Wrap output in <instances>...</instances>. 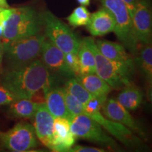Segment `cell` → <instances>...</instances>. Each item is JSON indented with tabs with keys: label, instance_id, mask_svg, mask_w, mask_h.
Returning <instances> with one entry per match:
<instances>
[{
	"label": "cell",
	"instance_id": "obj_32",
	"mask_svg": "<svg viewBox=\"0 0 152 152\" xmlns=\"http://www.w3.org/2000/svg\"><path fill=\"white\" fill-rule=\"evenodd\" d=\"M0 7L1 8H10L7 0H0Z\"/></svg>",
	"mask_w": 152,
	"mask_h": 152
},
{
	"label": "cell",
	"instance_id": "obj_14",
	"mask_svg": "<svg viewBox=\"0 0 152 152\" xmlns=\"http://www.w3.org/2000/svg\"><path fill=\"white\" fill-rule=\"evenodd\" d=\"M69 119L66 118H54V143L52 151L68 152L73 147L76 137L71 131Z\"/></svg>",
	"mask_w": 152,
	"mask_h": 152
},
{
	"label": "cell",
	"instance_id": "obj_25",
	"mask_svg": "<svg viewBox=\"0 0 152 152\" xmlns=\"http://www.w3.org/2000/svg\"><path fill=\"white\" fill-rule=\"evenodd\" d=\"M64 90L66 108L71 117L84 114V105L64 88Z\"/></svg>",
	"mask_w": 152,
	"mask_h": 152
},
{
	"label": "cell",
	"instance_id": "obj_34",
	"mask_svg": "<svg viewBox=\"0 0 152 152\" xmlns=\"http://www.w3.org/2000/svg\"><path fill=\"white\" fill-rule=\"evenodd\" d=\"M1 149H3V147H2V145H1V140H0V150H1Z\"/></svg>",
	"mask_w": 152,
	"mask_h": 152
},
{
	"label": "cell",
	"instance_id": "obj_7",
	"mask_svg": "<svg viewBox=\"0 0 152 152\" xmlns=\"http://www.w3.org/2000/svg\"><path fill=\"white\" fill-rule=\"evenodd\" d=\"M69 121L71 131L75 137L103 144L113 150L118 149L116 142L106 134L98 123L90 117L81 114L72 117Z\"/></svg>",
	"mask_w": 152,
	"mask_h": 152
},
{
	"label": "cell",
	"instance_id": "obj_30",
	"mask_svg": "<svg viewBox=\"0 0 152 152\" xmlns=\"http://www.w3.org/2000/svg\"><path fill=\"white\" fill-rule=\"evenodd\" d=\"M123 1L125 3V4L126 5L127 8H128L129 11V13H130L131 16V18H132L133 12H134V9H135L138 0H123Z\"/></svg>",
	"mask_w": 152,
	"mask_h": 152
},
{
	"label": "cell",
	"instance_id": "obj_23",
	"mask_svg": "<svg viewBox=\"0 0 152 152\" xmlns=\"http://www.w3.org/2000/svg\"><path fill=\"white\" fill-rule=\"evenodd\" d=\"M64 89L78 99L84 106L93 96L77 79L73 77H71L68 80Z\"/></svg>",
	"mask_w": 152,
	"mask_h": 152
},
{
	"label": "cell",
	"instance_id": "obj_15",
	"mask_svg": "<svg viewBox=\"0 0 152 152\" xmlns=\"http://www.w3.org/2000/svg\"><path fill=\"white\" fill-rule=\"evenodd\" d=\"M86 26L89 33L92 36L96 37L104 36L113 32L115 23L111 13L103 7L90 14Z\"/></svg>",
	"mask_w": 152,
	"mask_h": 152
},
{
	"label": "cell",
	"instance_id": "obj_12",
	"mask_svg": "<svg viewBox=\"0 0 152 152\" xmlns=\"http://www.w3.org/2000/svg\"><path fill=\"white\" fill-rule=\"evenodd\" d=\"M33 118L36 136L43 145L52 151L54 143V118L49 113L45 103L39 104Z\"/></svg>",
	"mask_w": 152,
	"mask_h": 152
},
{
	"label": "cell",
	"instance_id": "obj_9",
	"mask_svg": "<svg viewBox=\"0 0 152 152\" xmlns=\"http://www.w3.org/2000/svg\"><path fill=\"white\" fill-rule=\"evenodd\" d=\"M132 21L134 35L140 46L151 42V11L146 0H138L132 16Z\"/></svg>",
	"mask_w": 152,
	"mask_h": 152
},
{
	"label": "cell",
	"instance_id": "obj_10",
	"mask_svg": "<svg viewBox=\"0 0 152 152\" xmlns=\"http://www.w3.org/2000/svg\"><path fill=\"white\" fill-rule=\"evenodd\" d=\"M84 114L98 123L104 130L125 145L134 147L140 143V140L134 135L132 130L121 123L104 116L100 110L86 111Z\"/></svg>",
	"mask_w": 152,
	"mask_h": 152
},
{
	"label": "cell",
	"instance_id": "obj_22",
	"mask_svg": "<svg viewBox=\"0 0 152 152\" xmlns=\"http://www.w3.org/2000/svg\"><path fill=\"white\" fill-rule=\"evenodd\" d=\"M116 100L128 111H134L140 107L143 100V94L140 89L132 84L122 89Z\"/></svg>",
	"mask_w": 152,
	"mask_h": 152
},
{
	"label": "cell",
	"instance_id": "obj_6",
	"mask_svg": "<svg viewBox=\"0 0 152 152\" xmlns=\"http://www.w3.org/2000/svg\"><path fill=\"white\" fill-rule=\"evenodd\" d=\"M45 35L63 52L77 54L81 40L67 25L49 11L42 15Z\"/></svg>",
	"mask_w": 152,
	"mask_h": 152
},
{
	"label": "cell",
	"instance_id": "obj_35",
	"mask_svg": "<svg viewBox=\"0 0 152 152\" xmlns=\"http://www.w3.org/2000/svg\"><path fill=\"white\" fill-rule=\"evenodd\" d=\"M1 9V7H0V9Z\"/></svg>",
	"mask_w": 152,
	"mask_h": 152
},
{
	"label": "cell",
	"instance_id": "obj_18",
	"mask_svg": "<svg viewBox=\"0 0 152 152\" xmlns=\"http://www.w3.org/2000/svg\"><path fill=\"white\" fill-rule=\"evenodd\" d=\"M76 79L94 96H108L112 90L110 85L96 73L80 74Z\"/></svg>",
	"mask_w": 152,
	"mask_h": 152
},
{
	"label": "cell",
	"instance_id": "obj_2",
	"mask_svg": "<svg viewBox=\"0 0 152 152\" xmlns=\"http://www.w3.org/2000/svg\"><path fill=\"white\" fill-rule=\"evenodd\" d=\"M42 26V16L30 7L11 8L6 22L1 42L39 34Z\"/></svg>",
	"mask_w": 152,
	"mask_h": 152
},
{
	"label": "cell",
	"instance_id": "obj_26",
	"mask_svg": "<svg viewBox=\"0 0 152 152\" xmlns=\"http://www.w3.org/2000/svg\"><path fill=\"white\" fill-rule=\"evenodd\" d=\"M65 58L68 67L74 75L77 77V75H80V68L77 54L74 53H66L65 54Z\"/></svg>",
	"mask_w": 152,
	"mask_h": 152
},
{
	"label": "cell",
	"instance_id": "obj_31",
	"mask_svg": "<svg viewBox=\"0 0 152 152\" xmlns=\"http://www.w3.org/2000/svg\"><path fill=\"white\" fill-rule=\"evenodd\" d=\"M4 58V47L3 44L0 39V72L1 70V64H2V61Z\"/></svg>",
	"mask_w": 152,
	"mask_h": 152
},
{
	"label": "cell",
	"instance_id": "obj_5",
	"mask_svg": "<svg viewBox=\"0 0 152 152\" xmlns=\"http://www.w3.org/2000/svg\"><path fill=\"white\" fill-rule=\"evenodd\" d=\"M102 6L109 11L115 20L114 33L131 54L138 52L140 45L133 30L132 18L123 0H102Z\"/></svg>",
	"mask_w": 152,
	"mask_h": 152
},
{
	"label": "cell",
	"instance_id": "obj_28",
	"mask_svg": "<svg viewBox=\"0 0 152 152\" xmlns=\"http://www.w3.org/2000/svg\"><path fill=\"white\" fill-rule=\"evenodd\" d=\"M11 8H1L0 9V39L2 37L5 24L11 14Z\"/></svg>",
	"mask_w": 152,
	"mask_h": 152
},
{
	"label": "cell",
	"instance_id": "obj_4",
	"mask_svg": "<svg viewBox=\"0 0 152 152\" xmlns=\"http://www.w3.org/2000/svg\"><path fill=\"white\" fill-rule=\"evenodd\" d=\"M92 47L96 61V74L114 90H122L132 84V77L134 71V64L115 61L106 58L99 52L94 39Z\"/></svg>",
	"mask_w": 152,
	"mask_h": 152
},
{
	"label": "cell",
	"instance_id": "obj_8",
	"mask_svg": "<svg viewBox=\"0 0 152 152\" xmlns=\"http://www.w3.org/2000/svg\"><path fill=\"white\" fill-rule=\"evenodd\" d=\"M3 149L11 151H29L37 146L35 129L28 123H18L7 132L0 131Z\"/></svg>",
	"mask_w": 152,
	"mask_h": 152
},
{
	"label": "cell",
	"instance_id": "obj_27",
	"mask_svg": "<svg viewBox=\"0 0 152 152\" xmlns=\"http://www.w3.org/2000/svg\"><path fill=\"white\" fill-rule=\"evenodd\" d=\"M17 99L16 96L7 87L0 84V106L9 105Z\"/></svg>",
	"mask_w": 152,
	"mask_h": 152
},
{
	"label": "cell",
	"instance_id": "obj_16",
	"mask_svg": "<svg viewBox=\"0 0 152 152\" xmlns=\"http://www.w3.org/2000/svg\"><path fill=\"white\" fill-rule=\"evenodd\" d=\"M45 104L54 118H71L68 113L64 99V88H52L45 92Z\"/></svg>",
	"mask_w": 152,
	"mask_h": 152
},
{
	"label": "cell",
	"instance_id": "obj_33",
	"mask_svg": "<svg viewBox=\"0 0 152 152\" xmlns=\"http://www.w3.org/2000/svg\"><path fill=\"white\" fill-rule=\"evenodd\" d=\"M77 2H78L80 4H81L82 6H88L90 5V0H77Z\"/></svg>",
	"mask_w": 152,
	"mask_h": 152
},
{
	"label": "cell",
	"instance_id": "obj_13",
	"mask_svg": "<svg viewBox=\"0 0 152 152\" xmlns=\"http://www.w3.org/2000/svg\"><path fill=\"white\" fill-rule=\"evenodd\" d=\"M100 111L104 116L121 123L139 135L145 137L144 132L129 113L128 110L121 105L117 100L107 98L102 106Z\"/></svg>",
	"mask_w": 152,
	"mask_h": 152
},
{
	"label": "cell",
	"instance_id": "obj_21",
	"mask_svg": "<svg viewBox=\"0 0 152 152\" xmlns=\"http://www.w3.org/2000/svg\"><path fill=\"white\" fill-rule=\"evenodd\" d=\"M39 104H40L34 102L31 99H17L9 104V113L16 118H33Z\"/></svg>",
	"mask_w": 152,
	"mask_h": 152
},
{
	"label": "cell",
	"instance_id": "obj_1",
	"mask_svg": "<svg viewBox=\"0 0 152 152\" xmlns=\"http://www.w3.org/2000/svg\"><path fill=\"white\" fill-rule=\"evenodd\" d=\"M52 82L50 71L40 58L21 67L9 68L0 79V84L17 99H30L38 92H45L52 87Z\"/></svg>",
	"mask_w": 152,
	"mask_h": 152
},
{
	"label": "cell",
	"instance_id": "obj_17",
	"mask_svg": "<svg viewBox=\"0 0 152 152\" xmlns=\"http://www.w3.org/2000/svg\"><path fill=\"white\" fill-rule=\"evenodd\" d=\"M95 44L102 54L108 59L135 65L134 59L127 52L126 49L122 44L106 39L96 40Z\"/></svg>",
	"mask_w": 152,
	"mask_h": 152
},
{
	"label": "cell",
	"instance_id": "obj_19",
	"mask_svg": "<svg viewBox=\"0 0 152 152\" xmlns=\"http://www.w3.org/2000/svg\"><path fill=\"white\" fill-rule=\"evenodd\" d=\"M92 37H85L81 40L77 52L80 74L96 73V61L92 47Z\"/></svg>",
	"mask_w": 152,
	"mask_h": 152
},
{
	"label": "cell",
	"instance_id": "obj_3",
	"mask_svg": "<svg viewBox=\"0 0 152 152\" xmlns=\"http://www.w3.org/2000/svg\"><path fill=\"white\" fill-rule=\"evenodd\" d=\"M46 36L37 35L2 42L4 56L9 68L21 67L40 58Z\"/></svg>",
	"mask_w": 152,
	"mask_h": 152
},
{
	"label": "cell",
	"instance_id": "obj_11",
	"mask_svg": "<svg viewBox=\"0 0 152 152\" xmlns=\"http://www.w3.org/2000/svg\"><path fill=\"white\" fill-rule=\"evenodd\" d=\"M40 59L49 71L70 78L75 76L68 67L65 53L49 40L45 39L44 42Z\"/></svg>",
	"mask_w": 152,
	"mask_h": 152
},
{
	"label": "cell",
	"instance_id": "obj_20",
	"mask_svg": "<svg viewBox=\"0 0 152 152\" xmlns=\"http://www.w3.org/2000/svg\"><path fill=\"white\" fill-rule=\"evenodd\" d=\"M137 56L134 61L139 69L147 81L148 85V94L151 90L152 83V47L151 42L143 45L140 52H137Z\"/></svg>",
	"mask_w": 152,
	"mask_h": 152
},
{
	"label": "cell",
	"instance_id": "obj_29",
	"mask_svg": "<svg viewBox=\"0 0 152 152\" xmlns=\"http://www.w3.org/2000/svg\"><path fill=\"white\" fill-rule=\"evenodd\" d=\"M105 150L99 149L96 147H85L81 145L73 146L71 149H68V152H104Z\"/></svg>",
	"mask_w": 152,
	"mask_h": 152
},
{
	"label": "cell",
	"instance_id": "obj_24",
	"mask_svg": "<svg viewBox=\"0 0 152 152\" xmlns=\"http://www.w3.org/2000/svg\"><path fill=\"white\" fill-rule=\"evenodd\" d=\"M90 11L85 6H80L75 8L67 17V20L72 27L77 28L85 26L87 24L90 16Z\"/></svg>",
	"mask_w": 152,
	"mask_h": 152
}]
</instances>
